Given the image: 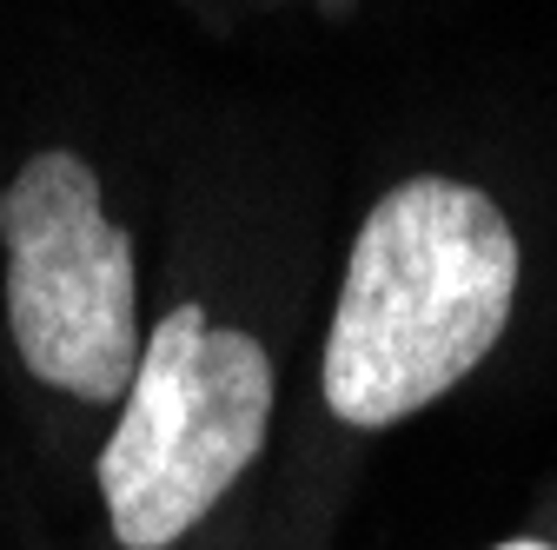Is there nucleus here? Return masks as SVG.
<instances>
[{"instance_id": "1", "label": "nucleus", "mask_w": 557, "mask_h": 550, "mask_svg": "<svg viewBox=\"0 0 557 550\" xmlns=\"http://www.w3.org/2000/svg\"><path fill=\"white\" fill-rule=\"evenodd\" d=\"M518 239L492 192L458 179L392 186L359 246L325 338V404L345 425H398L445 398L505 338Z\"/></svg>"}, {"instance_id": "2", "label": "nucleus", "mask_w": 557, "mask_h": 550, "mask_svg": "<svg viewBox=\"0 0 557 550\" xmlns=\"http://www.w3.org/2000/svg\"><path fill=\"white\" fill-rule=\"evenodd\" d=\"M100 451V498L126 550H166L213 511L259 458L272 425V359L252 332H226L199 305L166 312L120 398Z\"/></svg>"}, {"instance_id": "3", "label": "nucleus", "mask_w": 557, "mask_h": 550, "mask_svg": "<svg viewBox=\"0 0 557 550\" xmlns=\"http://www.w3.org/2000/svg\"><path fill=\"white\" fill-rule=\"evenodd\" d=\"M0 239L21 365L81 404H120L139 372V272L133 239L100 213L94 166L34 153L0 192Z\"/></svg>"}, {"instance_id": "4", "label": "nucleus", "mask_w": 557, "mask_h": 550, "mask_svg": "<svg viewBox=\"0 0 557 550\" xmlns=\"http://www.w3.org/2000/svg\"><path fill=\"white\" fill-rule=\"evenodd\" d=\"M498 550H557V543H537V537H518V543H498Z\"/></svg>"}]
</instances>
